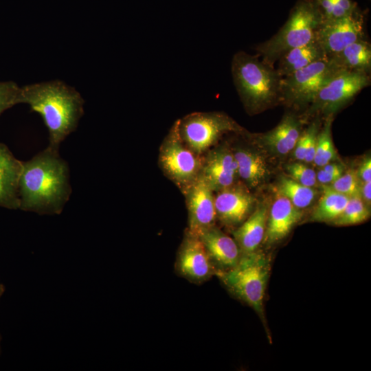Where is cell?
I'll list each match as a JSON object with an SVG mask.
<instances>
[{"mask_svg": "<svg viewBox=\"0 0 371 371\" xmlns=\"http://www.w3.org/2000/svg\"><path fill=\"white\" fill-rule=\"evenodd\" d=\"M71 192L69 166L58 149L47 146L23 161L19 210L40 215L60 214Z\"/></svg>", "mask_w": 371, "mask_h": 371, "instance_id": "1", "label": "cell"}, {"mask_svg": "<svg viewBox=\"0 0 371 371\" xmlns=\"http://www.w3.org/2000/svg\"><path fill=\"white\" fill-rule=\"evenodd\" d=\"M21 104L41 115L48 131V146L56 149L76 130L85 112L81 94L58 80L21 87Z\"/></svg>", "mask_w": 371, "mask_h": 371, "instance_id": "2", "label": "cell"}, {"mask_svg": "<svg viewBox=\"0 0 371 371\" xmlns=\"http://www.w3.org/2000/svg\"><path fill=\"white\" fill-rule=\"evenodd\" d=\"M236 90L248 111L256 112L281 99V77L274 66L259 60L258 55L236 53L232 62Z\"/></svg>", "mask_w": 371, "mask_h": 371, "instance_id": "3", "label": "cell"}, {"mask_svg": "<svg viewBox=\"0 0 371 371\" xmlns=\"http://www.w3.org/2000/svg\"><path fill=\"white\" fill-rule=\"evenodd\" d=\"M324 21L316 0H298L279 31L256 47L258 56L264 63L274 66L287 51L315 41Z\"/></svg>", "mask_w": 371, "mask_h": 371, "instance_id": "4", "label": "cell"}, {"mask_svg": "<svg viewBox=\"0 0 371 371\" xmlns=\"http://www.w3.org/2000/svg\"><path fill=\"white\" fill-rule=\"evenodd\" d=\"M269 270V258L256 251L242 254L236 266L215 275L234 295L262 315Z\"/></svg>", "mask_w": 371, "mask_h": 371, "instance_id": "5", "label": "cell"}, {"mask_svg": "<svg viewBox=\"0 0 371 371\" xmlns=\"http://www.w3.org/2000/svg\"><path fill=\"white\" fill-rule=\"evenodd\" d=\"M158 158L163 173L181 192L201 175L203 155L195 153L183 141L179 131V120L164 139Z\"/></svg>", "mask_w": 371, "mask_h": 371, "instance_id": "6", "label": "cell"}, {"mask_svg": "<svg viewBox=\"0 0 371 371\" xmlns=\"http://www.w3.org/2000/svg\"><path fill=\"white\" fill-rule=\"evenodd\" d=\"M179 131L185 144L197 155H203L225 133H240L243 129L225 113L194 112L179 120Z\"/></svg>", "mask_w": 371, "mask_h": 371, "instance_id": "7", "label": "cell"}, {"mask_svg": "<svg viewBox=\"0 0 371 371\" xmlns=\"http://www.w3.org/2000/svg\"><path fill=\"white\" fill-rule=\"evenodd\" d=\"M339 70L331 58H326L282 78L281 99L294 105L311 104L322 86Z\"/></svg>", "mask_w": 371, "mask_h": 371, "instance_id": "8", "label": "cell"}, {"mask_svg": "<svg viewBox=\"0 0 371 371\" xmlns=\"http://www.w3.org/2000/svg\"><path fill=\"white\" fill-rule=\"evenodd\" d=\"M370 84L368 74L340 69L317 92L310 104L311 110L327 117L333 115Z\"/></svg>", "mask_w": 371, "mask_h": 371, "instance_id": "9", "label": "cell"}, {"mask_svg": "<svg viewBox=\"0 0 371 371\" xmlns=\"http://www.w3.org/2000/svg\"><path fill=\"white\" fill-rule=\"evenodd\" d=\"M363 15L357 8L352 13L333 20L324 21L316 41L328 58L348 45L363 38Z\"/></svg>", "mask_w": 371, "mask_h": 371, "instance_id": "10", "label": "cell"}, {"mask_svg": "<svg viewBox=\"0 0 371 371\" xmlns=\"http://www.w3.org/2000/svg\"><path fill=\"white\" fill-rule=\"evenodd\" d=\"M175 271L179 276L195 284H201L216 273L199 236L188 229L177 252Z\"/></svg>", "mask_w": 371, "mask_h": 371, "instance_id": "11", "label": "cell"}, {"mask_svg": "<svg viewBox=\"0 0 371 371\" xmlns=\"http://www.w3.org/2000/svg\"><path fill=\"white\" fill-rule=\"evenodd\" d=\"M188 213V229L199 234L214 225L216 218L214 191L201 176L182 191Z\"/></svg>", "mask_w": 371, "mask_h": 371, "instance_id": "12", "label": "cell"}, {"mask_svg": "<svg viewBox=\"0 0 371 371\" xmlns=\"http://www.w3.org/2000/svg\"><path fill=\"white\" fill-rule=\"evenodd\" d=\"M201 176L214 192L235 184L238 175L232 149L223 144L207 150L203 155Z\"/></svg>", "mask_w": 371, "mask_h": 371, "instance_id": "13", "label": "cell"}, {"mask_svg": "<svg viewBox=\"0 0 371 371\" xmlns=\"http://www.w3.org/2000/svg\"><path fill=\"white\" fill-rule=\"evenodd\" d=\"M254 203V197L245 188L234 184L216 192V218L227 226L240 225L251 213Z\"/></svg>", "mask_w": 371, "mask_h": 371, "instance_id": "14", "label": "cell"}, {"mask_svg": "<svg viewBox=\"0 0 371 371\" xmlns=\"http://www.w3.org/2000/svg\"><path fill=\"white\" fill-rule=\"evenodd\" d=\"M196 235L201 240L216 272L229 270L238 262L242 254L236 240L215 225Z\"/></svg>", "mask_w": 371, "mask_h": 371, "instance_id": "15", "label": "cell"}, {"mask_svg": "<svg viewBox=\"0 0 371 371\" xmlns=\"http://www.w3.org/2000/svg\"><path fill=\"white\" fill-rule=\"evenodd\" d=\"M23 161L0 142V207L19 209V183Z\"/></svg>", "mask_w": 371, "mask_h": 371, "instance_id": "16", "label": "cell"}, {"mask_svg": "<svg viewBox=\"0 0 371 371\" xmlns=\"http://www.w3.org/2000/svg\"><path fill=\"white\" fill-rule=\"evenodd\" d=\"M302 212L284 196L278 197L272 204L267 216L265 241L274 244L285 238L301 219Z\"/></svg>", "mask_w": 371, "mask_h": 371, "instance_id": "17", "label": "cell"}, {"mask_svg": "<svg viewBox=\"0 0 371 371\" xmlns=\"http://www.w3.org/2000/svg\"><path fill=\"white\" fill-rule=\"evenodd\" d=\"M232 149L237 163L238 175L247 187L257 188L269 175L267 163L262 155L254 149L238 145Z\"/></svg>", "mask_w": 371, "mask_h": 371, "instance_id": "18", "label": "cell"}, {"mask_svg": "<svg viewBox=\"0 0 371 371\" xmlns=\"http://www.w3.org/2000/svg\"><path fill=\"white\" fill-rule=\"evenodd\" d=\"M267 208L260 205L233 232L242 254L256 251L265 237Z\"/></svg>", "mask_w": 371, "mask_h": 371, "instance_id": "19", "label": "cell"}, {"mask_svg": "<svg viewBox=\"0 0 371 371\" xmlns=\"http://www.w3.org/2000/svg\"><path fill=\"white\" fill-rule=\"evenodd\" d=\"M300 125L296 116L286 115L273 129L262 136V141L276 153L286 155L293 150L300 135Z\"/></svg>", "mask_w": 371, "mask_h": 371, "instance_id": "20", "label": "cell"}, {"mask_svg": "<svg viewBox=\"0 0 371 371\" xmlns=\"http://www.w3.org/2000/svg\"><path fill=\"white\" fill-rule=\"evenodd\" d=\"M328 58L315 40L303 46L291 49L278 60L276 69L281 78L286 77L310 64Z\"/></svg>", "mask_w": 371, "mask_h": 371, "instance_id": "21", "label": "cell"}, {"mask_svg": "<svg viewBox=\"0 0 371 371\" xmlns=\"http://www.w3.org/2000/svg\"><path fill=\"white\" fill-rule=\"evenodd\" d=\"M330 58L340 69L357 71L370 74L371 45L364 38L348 45Z\"/></svg>", "mask_w": 371, "mask_h": 371, "instance_id": "22", "label": "cell"}, {"mask_svg": "<svg viewBox=\"0 0 371 371\" xmlns=\"http://www.w3.org/2000/svg\"><path fill=\"white\" fill-rule=\"evenodd\" d=\"M349 197L324 186L322 194L313 212L311 221L317 222H333L344 211Z\"/></svg>", "mask_w": 371, "mask_h": 371, "instance_id": "23", "label": "cell"}, {"mask_svg": "<svg viewBox=\"0 0 371 371\" xmlns=\"http://www.w3.org/2000/svg\"><path fill=\"white\" fill-rule=\"evenodd\" d=\"M278 191L298 209L309 206L316 196V191L312 188L302 185L286 177L280 179Z\"/></svg>", "mask_w": 371, "mask_h": 371, "instance_id": "24", "label": "cell"}, {"mask_svg": "<svg viewBox=\"0 0 371 371\" xmlns=\"http://www.w3.org/2000/svg\"><path fill=\"white\" fill-rule=\"evenodd\" d=\"M333 115L328 116L318 133L313 162L322 167L336 159V150L331 136Z\"/></svg>", "mask_w": 371, "mask_h": 371, "instance_id": "25", "label": "cell"}, {"mask_svg": "<svg viewBox=\"0 0 371 371\" xmlns=\"http://www.w3.org/2000/svg\"><path fill=\"white\" fill-rule=\"evenodd\" d=\"M370 211L361 196L350 197L342 213L332 223L339 226L352 225L366 221Z\"/></svg>", "mask_w": 371, "mask_h": 371, "instance_id": "26", "label": "cell"}, {"mask_svg": "<svg viewBox=\"0 0 371 371\" xmlns=\"http://www.w3.org/2000/svg\"><path fill=\"white\" fill-rule=\"evenodd\" d=\"M359 180L357 172L354 170H349L333 182L330 187L349 198L361 196V184Z\"/></svg>", "mask_w": 371, "mask_h": 371, "instance_id": "27", "label": "cell"}, {"mask_svg": "<svg viewBox=\"0 0 371 371\" xmlns=\"http://www.w3.org/2000/svg\"><path fill=\"white\" fill-rule=\"evenodd\" d=\"M21 104V87L15 82H0V115L6 110Z\"/></svg>", "mask_w": 371, "mask_h": 371, "instance_id": "28", "label": "cell"}, {"mask_svg": "<svg viewBox=\"0 0 371 371\" xmlns=\"http://www.w3.org/2000/svg\"><path fill=\"white\" fill-rule=\"evenodd\" d=\"M286 170L290 178L302 185L312 188L316 184V172L304 164L300 162L291 164Z\"/></svg>", "mask_w": 371, "mask_h": 371, "instance_id": "29", "label": "cell"}, {"mask_svg": "<svg viewBox=\"0 0 371 371\" xmlns=\"http://www.w3.org/2000/svg\"><path fill=\"white\" fill-rule=\"evenodd\" d=\"M330 1L333 8L331 20L346 16L358 8L357 3L352 0H330Z\"/></svg>", "mask_w": 371, "mask_h": 371, "instance_id": "30", "label": "cell"}, {"mask_svg": "<svg viewBox=\"0 0 371 371\" xmlns=\"http://www.w3.org/2000/svg\"><path fill=\"white\" fill-rule=\"evenodd\" d=\"M307 139L308 133L306 130H305L303 133L300 135L293 148L295 158L298 161H304L306 149Z\"/></svg>", "mask_w": 371, "mask_h": 371, "instance_id": "31", "label": "cell"}, {"mask_svg": "<svg viewBox=\"0 0 371 371\" xmlns=\"http://www.w3.org/2000/svg\"><path fill=\"white\" fill-rule=\"evenodd\" d=\"M357 173L359 179L363 182L371 181V159L370 157L363 161Z\"/></svg>", "mask_w": 371, "mask_h": 371, "instance_id": "32", "label": "cell"}, {"mask_svg": "<svg viewBox=\"0 0 371 371\" xmlns=\"http://www.w3.org/2000/svg\"><path fill=\"white\" fill-rule=\"evenodd\" d=\"M340 176L324 170L322 168L316 173L317 181L322 184L332 183Z\"/></svg>", "mask_w": 371, "mask_h": 371, "instance_id": "33", "label": "cell"}, {"mask_svg": "<svg viewBox=\"0 0 371 371\" xmlns=\"http://www.w3.org/2000/svg\"><path fill=\"white\" fill-rule=\"evenodd\" d=\"M361 196L367 203H370L371 201V181L363 182L362 186H361Z\"/></svg>", "mask_w": 371, "mask_h": 371, "instance_id": "34", "label": "cell"}, {"mask_svg": "<svg viewBox=\"0 0 371 371\" xmlns=\"http://www.w3.org/2000/svg\"><path fill=\"white\" fill-rule=\"evenodd\" d=\"M325 171L341 176L343 174L344 169L342 166L337 164H331L330 162L322 167Z\"/></svg>", "mask_w": 371, "mask_h": 371, "instance_id": "35", "label": "cell"}, {"mask_svg": "<svg viewBox=\"0 0 371 371\" xmlns=\"http://www.w3.org/2000/svg\"><path fill=\"white\" fill-rule=\"evenodd\" d=\"M4 291H5L4 286L1 283H0V299L1 296L3 295Z\"/></svg>", "mask_w": 371, "mask_h": 371, "instance_id": "36", "label": "cell"}, {"mask_svg": "<svg viewBox=\"0 0 371 371\" xmlns=\"http://www.w3.org/2000/svg\"><path fill=\"white\" fill-rule=\"evenodd\" d=\"M0 341H1V336H0Z\"/></svg>", "mask_w": 371, "mask_h": 371, "instance_id": "37", "label": "cell"}]
</instances>
